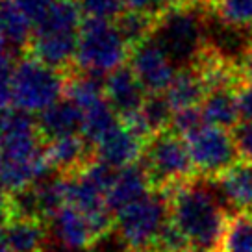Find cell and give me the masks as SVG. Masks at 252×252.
<instances>
[{
  "label": "cell",
  "mask_w": 252,
  "mask_h": 252,
  "mask_svg": "<svg viewBox=\"0 0 252 252\" xmlns=\"http://www.w3.org/2000/svg\"><path fill=\"white\" fill-rule=\"evenodd\" d=\"M169 2H171V4H173V2H176V0H169Z\"/></svg>",
  "instance_id": "47"
},
{
  "label": "cell",
  "mask_w": 252,
  "mask_h": 252,
  "mask_svg": "<svg viewBox=\"0 0 252 252\" xmlns=\"http://www.w3.org/2000/svg\"><path fill=\"white\" fill-rule=\"evenodd\" d=\"M195 169L204 178H217L241 159L234 134L226 128L206 125L186 137Z\"/></svg>",
  "instance_id": "10"
},
{
  "label": "cell",
  "mask_w": 252,
  "mask_h": 252,
  "mask_svg": "<svg viewBox=\"0 0 252 252\" xmlns=\"http://www.w3.org/2000/svg\"><path fill=\"white\" fill-rule=\"evenodd\" d=\"M0 167H2V154H0Z\"/></svg>",
  "instance_id": "46"
},
{
  "label": "cell",
  "mask_w": 252,
  "mask_h": 252,
  "mask_svg": "<svg viewBox=\"0 0 252 252\" xmlns=\"http://www.w3.org/2000/svg\"><path fill=\"white\" fill-rule=\"evenodd\" d=\"M63 91H67V86L56 67L39 62L33 56L24 58L15 65L13 104L17 111L41 115L62 100Z\"/></svg>",
  "instance_id": "8"
},
{
  "label": "cell",
  "mask_w": 252,
  "mask_h": 252,
  "mask_svg": "<svg viewBox=\"0 0 252 252\" xmlns=\"http://www.w3.org/2000/svg\"><path fill=\"white\" fill-rule=\"evenodd\" d=\"M47 159L52 169L58 171H74L87 158V139L76 135H65L58 139H50L45 149Z\"/></svg>",
  "instance_id": "22"
},
{
  "label": "cell",
  "mask_w": 252,
  "mask_h": 252,
  "mask_svg": "<svg viewBox=\"0 0 252 252\" xmlns=\"http://www.w3.org/2000/svg\"><path fill=\"white\" fill-rule=\"evenodd\" d=\"M237 102H239L241 119L247 123H252V86L243 84L237 89Z\"/></svg>",
  "instance_id": "37"
},
{
  "label": "cell",
  "mask_w": 252,
  "mask_h": 252,
  "mask_svg": "<svg viewBox=\"0 0 252 252\" xmlns=\"http://www.w3.org/2000/svg\"><path fill=\"white\" fill-rule=\"evenodd\" d=\"M230 217L213 182L191 180L169 193V219L195 249L219 252Z\"/></svg>",
  "instance_id": "1"
},
{
  "label": "cell",
  "mask_w": 252,
  "mask_h": 252,
  "mask_svg": "<svg viewBox=\"0 0 252 252\" xmlns=\"http://www.w3.org/2000/svg\"><path fill=\"white\" fill-rule=\"evenodd\" d=\"M78 4L80 11L87 19L98 21H113L125 9L123 0H74Z\"/></svg>",
  "instance_id": "30"
},
{
  "label": "cell",
  "mask_w": 252,
  "mask_h": 252,
  "mask_svg": "<svg viewBox=\"0 0 252 252\" xmlns=\"http://www.w3.org/2000/svg\"><path fill=\"white\" fill-rule=\"evenodd\" d=\"M8 113H9V111L0 110V139H2V135H4V130H6V123H8Z\"/></svg>",
  "instance_id": "41"
},
{
  "label": "cell",
  "mask_w": 252,
  "mask_h": 252,
  "mask_svg": "<svg viewBox=\"0 0 252 252\" xmlns=\"http://www.w3.org/2000/svg\"><path fill=\"white\" fill-rule=\"evenodd\" d=\"M186 4H193V6H204V8H212L213 0H180Z\"/></svg>",
  "instance_id": "42"
},
{
  "label": "cell",
  "mask_w": 252,
  "mask_h": 252,
  "mask_svg": "<svg viewBox=\"0 0 252 252\" xmlns=\"http://www.w3.org/2000/svg\"><path fill=\"white\" fill-rule=\"evenodd\" d=\"M163 94L173 111H180L188 108H198L204 102L208 87L197 67H184L176 72V76Z\"/></svg>",
  "instance_id": "18"
},
{
  "label": "cell",
  "mask_w": 252,
  "mask_h": 252,
  "mask_svg": "<svg viewBox=\"0 0 252 252\" xmlns=\"http://www.w3.org/2000/svg\"><path fill=\"white\" fill-rule=\"evenodd\" d=\"M169 220V198L150 191L134 204L115 213V230L128 251L147 252L156 241Z\"/></svg>",
  "instance_id": "7"
},
{
  "label": "cell",
  "mask_w": 252,
  "mask_h": 252,
  "mask_svg": "<svg viewBox=\"0 0 252 252\" xmlns=\"http://www.w3.org/2000/svg\"><path fill=\"white\" fill-rule=\"evenodd\" d=\"M15 65L11 58L0 54V110H6L13 102V84H15Z\"/></svg>",
  "instance_id": "33"
},
{
  "label": "cell",
  "mask_w": 252,
  "mask_h": 252,
  "mask_svg": "<svg viewBox=\"0 0 252 252\" xmlns=\"http://www.w3.org/2000/svg\"><path fill=\"white\" fill-rule=\"evenodd\" d=\"M0 252H11V249H9L8 241H6V237H4L2 232H0Z\"/></svg>",
  "instance_id": "43"
},
{
  "label": "cell",
  "mask_w": 252,
  "mask_h": 252,
  "mask_svg": "<svg viewBox=\"0 0 252 252\" xmlns=\"http://www.w3.org/2000/svg\"><path fill=\"white\" fill-rule=\"evenodd\" d=\"M67 98L84 111L106 98L104 84L98 80V76H91V74L76 76L67 86Z\"/></svg>",
  "instance_id": "26"
},
{
  "label": "cell",
  "mask_w": 252,
  "mask_h": 252,
  "mask_svg": "<svg viewBox=\"0 0 252 252\" xmlns=\"http://www.w3.org/2000/svg\"><path fill=\"white\" fill-rule=\"evenodd\" d=\"M154 24H156V15H149V13H141V11H128L119 17V30L123 32L125 39L130 43V47H135L143 41L152 37L154 32Z\"/></svg>",
  "instance_id": "28"
},
{
  "label": "cell",
  "mask_w": 252,
  "mask_h": 252,
  "mask_svg": "<svg viewBox=\"0 0 252 252\" xmlns=\"http://www.w3.org/2000/svg\"><path fill=\"white\" fill-rule=\"evenodd\" d=\"M82 123H84V113L69 98L56 102L41 115H37L41 135H45L48 139L76 135L78 132H82Z\"/></svg>",
  "instance_id": "19"
},
{
  "label": "cell",
  "mask_w": 252,
  "mask_h": 252,
  "mask_svg": "<svg viewBox=\"0 0 252 252\" xmlns=\"http://www.w3.org/2000/svg\"><path fill=\"white\" fill-rule=\"evenodd\" d=\"M206 125L208 123H206L204 119V113H202L200 106H198V108H188V110L174 111L173 121H171V130H173L174 134H178L180 137L186 139L188 135L200 130Z\"/></svg>",
  "instance_id": "31"
},
{
  "label": "cell",
  "mask_w": 252,
  "mask_h": 252,
  "mask_svg": "<svg viewBox=\"0 0 252 252\" xmlns=\"http://www.w3.org/2000/svg\"><path fill=\"white\" fill-rule=\"evenodd\" d=\"M0 188L6 193H21L33 184L48 178L52 169L41 149L37 121L23 111H9L6 130L0 139Z\"/></svg>",
  "instance_id": "2"
},
{
  "label": "cell",
  "mask_w": 252,
  "mask_h": 252,
  "mask_svg": "<svg viewBox=\"0 0 252 252\" xmlns=\"http://www.w3.org/2000/svg\"><path fill=\"white\" fill-rule=\"evenodd\" d=\"M113 176H115V169L96 159L93 163L82 167L76 174L63 178L67 204L86 213L96 239L108 236L111 226L115 224V220L111 217L113 212L106 202V193Z\"/></svg>",
  "instance_id": "6"
},
{
  "label": "cell",
  "mask_w": 252,
  "mask_h": 252,
  "mask_svg": "<svg viewBox=\"0 0 252 252\" xmlns=\"http://www.w3.org/2000/svg\"><path fill=\"white\" fill-rule=\"evenodd\" d=\"M104 94L121 119L139 111L147 100V91L130 67H121L106 76Z\"/></svg>",
  "instance_id": "15"
},
{
  "label": "cell",
  "mask_w": 252,
  "mask_h": 252,
  "mask_svg": "<svg viewBox=\"0 0 252 252\" xmlns=\"http://www.w3.org/2000/svg\"><path fill=\"white\" fill-rule=\"evenodd\" d=\"M94 150H96L98 161L119 171L137 163V159L143 156L145 147H143L141 137L121 123L111 134H108L102 141L94 145Z\"/></svg>",
  "instance_id": "16"
},
{
  "label": "cell",
  "mask_w": 252,
  "mask_h": 252,
  "mask_svg": "<svg viewBox=\"0 0 252 252\" xmlns=\"http://www.w3.org/2000/svg\"><path fill=\"white\" fill-rule=\"evenodd\" d=\"M11 212H13V206L9 204L8 197H6V191L0 188V232H4V228L8 226V222L11 220Z\"/></svg>",
  "instance_id": "39"
},
{
  "label": "cell",
  "mask_w": 252,
  "mask_h": 252,
  "mask_svg": "<svg viewBox=\"0 0 252 252\" xmlns=\"http://www.w3.org/2000/svg\"><path fill=\"white\" fill-rule=\"evenodd\" d=\"M210 8L186 2L169 4L156 17L152 37L167 50L178 67H193L212 45L206 26Z\"/></svg>",
  "instance_id": "3"
},
{
  "label": "cell",
  "mask_w": 252,
  "mask_h": 252,
  "mask_svg": "<svg viewBox=\"0 0 252 252\" xmlns=\"http://www.w3.org/2000/svg\"><path fill=\"white\" fill-rule=\"evenodd\" d=\"M251 217H252V215H251Z\"/></svg>",
  "instance_id": "49"
},
{
  "label": "cell",
  "mask_w": 252,
  "mask_h": 252,
  "mask_svg": "<svg viewBox=\"0 0 252 252\" xmlns=\"http://www.w3.org/2000/svg\"><path fill=\"white\" fill-rule=\"evenodd\" d=\"M213 2H215V0H213Z\"/></svg>",
  "instance_id": "48"
},
{
  "label": "cell",
  "mask_w": 252,
  "mask_h": 252,
  "mask_svg": "<svg viewBox=\"0 0 252 252\" xmlns=\"http://www.w3.org/2000/svg\"><path fill=\"white\" fill-rule=\"evenodd\" d=\"M0 19H2V26H4L6 37L11 47H24L26 43H30L33 24L9 0L0 2Z\"/></svg>",
  "instance_id": "25"
},
{
  "label": "cell",
  "mask_w": 252,
  "mask_h": 252,
  "mask_svg": "<svg viewBox=\"0 0 252 252\" xmlns=\"http://www.w3.org/2000/svg\"><path fill=\"white\" fill-rule=\"evenodd\" d=\"M176 63L154 37L132 47L130 69L149 94L165 93L176 76Z\"/></svg>",
  "instance_id": "11"
},
{
  "label": "cell",
  "mask_w": 252,
  "mask_h": 252,
  "mask_svg": "<svg viewBox=\"0 0 252 252\" xmlns=\"http://www.w3.org/2000/svg\"><path fill=\"white\" fill-rule=\"evenodd\" d=\"M184 252H206V251H200V249H195V247H193V249H186Z\"/></svg>",
  "instance_id": "44"
},
{
  "label": "cell",
  "mask_w": 252,
  "mask_h": 252,
  "mask_svg": "<svg viewBox=\"0 0 252 252\" xmlns=\"http://www.w3.org/2000/svg\"><path fill=\"white\" fill-rule=\"evenodd\" d=\"M210 13L219 19L222 26L234 30H252V0H215Z\"/></svg>",
  "instance_id": "24"
},
{
  "label": "cell",
  "mask_w": 252,
  "mask_h": 252,
  "mask_svg": "<svg viewBox=\"0 0 252 252\" xmlns=\"http://www.w3.org/2000/svg\"><path fill=\"white\" fill-rule=\"evenodd\" d=\"M67 204L65 182L60 178H45L32 188L17 193L13 198V210L17 217H52Z\"/></svg>",
  "instance_id": "12"
},
{
  "label": "cell",
  "mask_w": 252,
  "mask_h": 252,
  "mask_svg": "<svg viewBox=\"0 0 252 252\" xmlns=\"http://www.w3.org/2000/svg\"><path fill=\"white\" fill-rule=\"evenodd\" d=\"M45 252H67V251H56V249H52V251H45Z\"/></svg>",
  "instance_id": "45"
},
{
  "label": "cell",
  "mask_w": 252,
  "mask_h": 252,
  "mask_svg": "<svg viewBox=\"0 0 252 252\" xmlns=\"http://www.w3.org/2000/svg\"><path fill=\"white\" fill-rule=\"evenodd\" d=\"M2 234L11 252H45L47 230L35 217H15L9 220Z\"/></svg>",
  "instance_id": "21"
},
{
  "label": "cell",
  "mask_w": 252,
  "mask_h": 252,
  "mask_svg": "<svg viewBox=\"0 0 252 252\" xmlns=\"http://www.w3.org/2000/svg\"><path fill=\"white\" fill-rule=\"evenodd\" d=\"M150 176L147 173L145 165L134 163L125 169L115 171V176L111 180L108 193H106V202L113 215L121 212L126 206L134 204L145 195H149Z\"/></svg>",
  "instance_id": "17"
},
{
  "label": "cell",
  "mask_w": 252,
  "mask_h": 252,
  "mask_svg": "<svg viewBox=\"0 0 252 252\" xmlns=\"http://www.w3.org/2000/svg\"><path fill=\"white\" fill-rule=\"evenodd\" d=\"M219 252H252V217L232 215Z\"/></svg>",
  "instance_id": "27"
},
{
  "label": "cell",
  "mask_w": 252,
  "mask_h": 252,
  "mask_svg": "<svg viewBox=\"0 0 252 252\" xmlns=\"http://www.w3.org/2000/svg\"><path fill=\"white\" fill-rule=\"evenodd\" d=\"M213 180L232 215H252V163L239 159Z\"/></svg>",
  "instance_id": "14"
},
{
  "label": "cell",
  "mask_w": 252,
  "mask_h": 252,
  "mask_svg": "<svg viewBox=\"0 0 252 252\" xmlns=\"http://www.w3.org/2000/svg\"><path fill=\"white\" fill-rule=\"evenodd\" d=\"M239 71L243 76V82L247 86H252V43L251 47L245 50V54L239 60Z\"/></svg>",
  "instance_id": "38"
},
{
  "label": "cell",
  "mask_w": 252,
  "mask_h": 252,
  "mask_svg": "<svg viewBox=\"0 0 252 252\" xmlns=\"http://www.w3.org/2000/svg\"><path fill=\"white\" fill-rule=\"evenodd\" d=\"M141 113L147 125H149L152 135L159 134V132H165L167 126H171V121H173L174 111L171 108V104L167 102L165 94H149L147 100L143 104Z\"/></svg>",
  "instance_id": "29"
},
{
  "label": "cell",
  "mask_w": 252,
  "mask_h": 252,
  "mask_svg": "<svg viewBox=\"0 0 252 252\" xmlns=\"http://www.w3.org/2000/svg\"><path fill=\"white\" fill-rule=\"evenodd\" d=\"M130 52V43L113 21L87 19L80 30L74 62L84 74L108 76L125 67Z\"/></svg>",
  "instance_id": "5"
},
{
  "label": "cell",
  "mask_w": 252,
  "mask_h": 252,
  "mask_svg": "<svg viewBox=\"0 0 252 252\" xmlns=\"http://www.w3.org/2000/svg\"><path fill=\"white\" fill-rule=\"evenodd\" d=\"M82 11L74 0H58L32 32V56L50 67H65L76 58Z\"/></svg>",
  "instance_id": "4"
},
{
  "label": "cell",
  "mask_w": 252,
  "mask_h": 252,
  "mask_svg": "<svg viewBox=\"0 0 252 252\" xmlns=\"http://www.w3.org/2000/svg\"><path fill=\"white\" fill-rule=\"evenodd\" d=\"M84 113V123H82V132L89 143L96 145L98 141H102L108 134H111L121 123H119V113L111 104L104 98L100 102H96L94 106L87 108L82 111Z\"/></svg>",
  "instance_id": "23"
},
{
  "label": "cell",
  "mask_w": 252,
  "mask_h": 252,
  "mask_svg": "<svg viewBox=\"0 0 252 252\" xmlns=\"http://www.w3.org/2000/svg\"><path fill=\"white\" fill-rule=\"evenodd\" d=\"M188 245L189 241L188 237L184 236V232L169 219L167 224L163 226V230H161L159 237H158L154 249L158 252H184L188 249Z\"/></svg>",
  "instance_id": "32"
},
{
  "label": "cell",
  "mask_w": 252,
  "mask_h": 252,
  "mask_svg": "<svg viewBox=\"0 0 252 252\" xmlns=\"http://www.w3.org/2000/svg\"><path fill=\"white\" fill-rule=\"evenodd\" d=\"M8 37H6V32L2 26V19H0V54H6V47H8Z\"/></svg>",
  "instance_id": "40"
},
{
  "label": "cell",
  "mask_w": 252,
  "mask_h": 252,
  "mask_svg": "<svg viewBox=\"0 0 252 252\" xmlns=\"http://www.w3.org/2000/svg\"><path fill=\"white\" fill-rule=\"evenodd\" d=\"M24 17H28L32 24H35L58 0H9Z\"/></svg>",
  "instance_id": "34"
},
{
  "label": "cell",
  "mask_w": 252,
  "mask_h": 252,
  "mask_svg": "<svg viewBox=\"0 0 252 252\" xmlns=\"http://www.w3.org/2000/svg\"><path fill=\"white\" fill-rule=\"evenodd\" d=\"M169 0H123V6L128 11H141L149 15H159L169 6Z\"/></svg>",
  "instance_id": "36"
},
{
  "label": "cell",
  "mask_w": 252,
  "mask_h": 252,
  "mask_svg": "<svg viewBox=\"0 0 252 252\" xmlns=\"http://www.w3.org/2000/svg\"><path fill=\"white\" fill-rule=\"evenodd\" d=\"M50 232L63 251L67 252H82L89 249L96 241L93 226L87 219L86 213L78 208L65 204L50 217Z\"/></svg>",
  "instance_id": "13"
},
{
  "label": "cell",
  "mask_w": 252,
  "mask_h": 252,
  "mask_svg": "<svg viewBox=\"0 0 252 252\" xmlns=\"http://www.w3.org/2000/svg\"><path fill=\"white\" fill-rule=\"evenodd\" d=\"M234 139H236V147L239 152V158L243 161L252 163V123H239L234 128Z\"/></svg>",
  "instance_id": "35"
},
{
  "label": "cell",
  "mask_w": 252,
  "mask_h": 252,
  "mask_svg": "<svg viewBox=\"0 0 252 252\" xmlns=\"http://www.w3.org/2000/svg\"><path fill=\"white\" fill-rule=\"evenodd\" d=\"M145 169L158 188L174 189L197 174L188 143L174 132H159L149 137L143 150Z\"/></svg>",
  "instance_id": "9"
},
{
  "label": "cell",
  "mask_w": 252,
  "mask_h": 252,
  "mask_svg": "<svg viewBox=\"0 0 252 252\" xmlns=\"http://www.w3.org/2000/svg\"><path fill=\"white\" fill-rule=\"evenodd\" d=\"M200 110L204 113L208 125L219 128H236L239 125V102H237V89L222 87L212 89L206 94L204 102L200 104Z\"/></svg>",
  "instance_id": "20"
}]
</instances>
